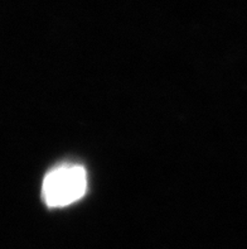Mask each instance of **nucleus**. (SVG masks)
I'll use <instances>...</instances> for the list:
<instances>
[{
  "label": "nucleus",
  "mask_w": 247,
  "mask_h": 249,
  "mask_svg": "<svg viewBox=\"0 0 247 249\" xmlns=\"http://www.w3.org/2000/svg\"><path fill=\"white\" fill-rule=\"evenodd\" d=\"M87 189V175L82 166L65 164L44 177L42 196L49 208H62L77 201Z\"/></svg>",
  "instance_id": "f257e3e1"
}]
</instances>
